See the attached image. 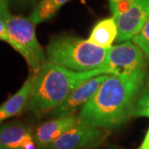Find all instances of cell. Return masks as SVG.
Segmentation results:
<instances>
[{
  "mask_svg": "<svg viewBox=\"0 0 149 149\" xmlns=\"http://www.w3.org/2000/svg\"><path fill=\"white\" fill-rule=\"evenodd\" d=\"M147 70L132 74H109L91 100L80 109V122L111 130L132 117Z\"/></svg>",
  "mask_w": 149,
  "mask_h": 149,
  "instance_id": "cell-1",
  "label": "cell"
},
{
  "mask_svg": "<svg viewBox=\"0 0 149 149\" xmlns=\"http://www.w3.org/2000/svg\"><path fill=\"white\" fill-rule=\"evenodd\" d=\"M101 74H112L106 67L74 71L46 61L37 72L27 109L38 116L51 113L85 80Z\"/></svg>",
  "mask_w": 149,
  "mask_h": 149,
  "instance_id": "cell-2",
  "label": "cell"
},
{
  "mask_svg": "<svg viewBox=\"0 0 149 149\" xmlns=\"http://www.w3.org/2000/svg\"><path fill=\"white\" fill-rule=\"evenodd\" d=\"M109 48H102L79 37L61 35L53 37L46 49L47 61L74 71L102 68Z\"/></svg>",
  "mask_w": 149,
  "mask_h": 149,
  "instance_id": "cell-3",
  "label": "cell"
},
{
  "mask_svg": "<svg viewBox=\"0 0 149 149\" xmlns=\"http://www.w3.org/2000/svg\"><path fill=\"white\" fill-rule=\"evenodd\" d=\"M10 37V46L24 57L32 72H38L47 56L37 41L35 24L29 18L6 12L2 15Z\"/></svg>",
  "mask_w": 149,
  "mask_h": 149,
  "instance_id": "cell-4",
  "label": "cell"
},
{
  "mask_svg": "<svg viewBox=\"0 0 149 149\" xmlns=\"http://www.w3.org/2000/svg\"><path fill=\"white\" fill-rule=\"evenodd\" d=\"M146 56L138 45L128 40L109 49L103 67L114 74H132L146 70Z\"/></svg>",
  "mask_w": 149,
  "mask_h": 149,
  "instance_id": "cell-5",
  "label": "cell"
},
{
  "mask_svg": "<svg viewBox=\"0 0 149 149\" xmlns=\"http://www.w3.org/2000/svg\"><path fill=\"white\" fill-rule=\"evenodd\" d=\"M109 130L79 122L44 149H85L95 148L109 137Z\"/></svg>",
  "mask_w": 149,
  "mask_h": 149,
  "instance_id": "cell-6",
  "label": "cell"
},
{
  "mask_svg": "<svg viewBox=\"0 0 149 149\" xmlns=\"http://www.w3.org/2000/svg\"><path fill=\"white\" fill-rule=\"evenodd\" d=\"M149 17V0H133L123 14L115 19L118 26L117 42L131 40L137 35Z\"/></svg>",
  "mask_w": 149,
  "mask_h": 149,
  "instance_id": "cell-7",
  "label": "cell"
},
{
  "mask_svg": "<svg viewBox=\"0 0 149 149\" xmlns=\"http://www.w3.org/2000/svg\"><path fill=\"white\" fill-rule=\"evenodd\" d=\"M109 74H101L85 80L75 90L72 91L65 101L51 112L53 118L61 117L73 114L80 108L85 105L91 98L95 95L99 87L104 81Z\"/></svg>",
  "mask_w": 149,
  "mask_h": 149,
  "instance_id": "cell-8",
  "label": "cell"
},
{
  "mask_svg": "<svg viewBox=\"0 0 149 149\" xmlns=\"http://www.w3.org/2000/svg\"><path fill=\"white\" fill-rule=\"evenodd\" d=\"M31 125L20 122L0 124V149H37Z\"/></svg>",
  "mask_w": 149,
  "mask_h": 149,
  "instance_id": "cell-9",
  "label": "cell"
},
{
  "mask_svg": "<svg viewBox=\"0 0 149 149\" xmlns=\"http://www.w3.org/2000/svg\"><path fill=\"white\" fill-rule=\"evenodd\" d=\"M79 122V116L73 113L53 118L52 119L40 124L33 132L37 149H44Z\"/></svg>",
  "mask_w": 149,
  "mask_h": 149,
  "instance_id": "cell-10",
  "label": "cell"
},
{
  "mask_svg": "<svg viewBox=\"0 0 149 149\" xmlns=\"http://www.w3.org/2000/svg\"><path fill=\"white\" fill-rule=\"evenodd\" d=\"M37 72H32L20 90L0 105V124L6 119L19 115L27 109L32 98Z\"/></svg>",
  "mask_w": 149,
  "mask_h": 149,
  "instance_id": "cell-11",
  "label": "cell"
},
{
  "mask_svg": "<svg viewBox=\"0 0 149 149\" xmlns=\"http://www.w3.org/2000/svg\"><path fill=\"white\" fill-rule=\"evenodd\" d=\"M118 26L115 19L111 17L98 22L86 39L91 44L102 48H109L117 39Z\"/></svg>",
  "mask_w": 149,
  "mask_h": 149,
  "instance_id": "cell-12",
  "label": "cell"
},
{
  "mask_svg": "<svg viewBox=\"0 0 149 149\" xmlns=\"http://www.w3.org/2000/svg\"><path fill=\"white\" fill-rule=\"evenodd\" d=\"M70 0H42L33 9L29 19L34 23H41L52 18L58 10Z\"/></svg>",
  "mask_w": 149,
  "mask_h": 149,
  "instance_id": "cell-13",
  "label": "cell"
},
{
  "mask_svg": "<svg viewBox=\"0 0 149 149\" xmlns=\"http://www.w3.org/2000/svg\"><path fill=\"white\" fill-rule=\"evenodd\" d=\"M131 40L142 49L146 57L149 60V17L140 32Z\"/></svg>",
  "mask_w": 149,
  "mask_h": 149,
  "instance_id": "cell-14",
  "label": "cell"
},
{
  "mask_svg": "<svg viewBox=\"0 0 149 149\" xmlns=\"http://www.w3.org/2000/svg\"><path fill=\"white\" fill-rule=\"evenodd\" d=\"M132 117L149 118V90L139 97L133 109Z\"/></svg>",
  "mask_w": 149,
  "mask_h": 149,
  "instance_id": "cell-15",
  "label": "cell"
},
{
  "mask_svg": "<svg viewBox=\"0 0 149 149\" xmlns=\"http://www.w3.org/2000/svg\"><path fill=\"white\" fill-rule=\"evenodd\" d=\"M0 40L4 41L10 45V37H9L8 30H7L5 22L1 15H0Z\"/></svg>",
  "mask_w": 149,
  "mask_h": 149,
  "instance_id": "cell-16",
  "label": "cell"
},
{
  "mask_svg": "<svg viewBox=\"0 0 149 149\" xmlns=\"http://www.w3.org/2000/svg\"><path fill=\"white\" fill-rule=\"evenodd\" d=\"M35 0H7L8 5H13V4H17V5H27L34 3Z\"/></svg>",
  "mask_w": 149,
  "mask_h": 149,
  "instance_id": "cell-17",
  "label": "cell"
},
{
  "mask_svg": "<svg viewBox=\"0 0 149 149\" xmlns=\"http://www.w3.org/2000/svg\"><path fill=\"white\" fill-rule=\"evenodd\" d=\"M137 149H149V128L145 135L143 143Z\"/></svg>",
  "mask_w": 149,
  "mask_h": 149,
  "instance_id": "cell-18",
  "label": "cell"
},
{
  "mask_svg": "<svg viewBox=\"0 0 149 149\" xmlns=\"http://www.w3.org/2000/svg\"><path fill=\"white\" fill-rule=\"evenodd\" d=\"M8 11V5L7 0H0V15L2 16Z\"/></svg>",
  "mask_w": 149,
  "mask_h": 149,
  "instance_id": "cell-19",
  "label": "cell"
},
{
  "mask_svg": "<svg viewBox=\"0 0 149 149\" xmlns=\"http://www.w3.org/2000/svg\"><path fill=\"white\" fill-rule=\"evenodd\" d=\"M148 90H149V79H148Z\"/></svg>",
  "mask_w": 149,
  "mask_h": 149,
  "instance_id": "cell-20",
  "label": "cell"
}]
</instances>
